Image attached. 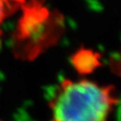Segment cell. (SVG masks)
Masks as SVG:
<instances>
[{"instance_id":"1","label":"cell","mask_w":121,"mask_h":121,"mask_svg":"<svg viewBox=\"0 0 121 121\" xmlns=\"http://www.w3.org/2000/svg\"><path fill=\"white\" fill-rule=\"evenodd\" d=\"M117 102L113 85L87 79H64L48 95L52 121H108Z\"/></svg>"},{"instance_id":"2","label":"cell","mask_w":121,"mask_h":121,"mask_svg":"<svg viewBox=\"0 0 121 121\" xmlns=\"http://www.w3.org/2000/svg\"><path fill=\"white\" fill-rule=\"evenodd\" d=\"M70 60L79 74L91 73L102 65L101 55L99 52L83 47L74 52Z\"/></svg>"},{"instance_id":"3","label":"cell","mask_w":121,"mask_h":121,"mask_svg":"<svg viewBox=\"0 0 121 121\" xmlns=\"http://www.w3.org/2000/svg\"><path fill=\"white\" fill-rule=\"evenodd\" d=\"M109 67L113 73L121 77V49L109 58Z\"/></svg>"},{"instance_id":"4","label":"cell","mask_w":121,"mask_h":121,"mask_svg":"<svg viewBox=\"0 0 121 121\" xmlns=\"http://www.w3.org/2000/svg\"><path fill=\"white\" fill-rule=\"evenodd\" d=\"M15 11H16V9L14 8L8 1L0 0V25L4 20V18L13 13ZM0 35H1V30H0Z\"/></svg>"},{"instance_id":"5","label":"cell","mask_w":121,"mask_h":121,"mask_svg":"<svg viewBox=\"0 0 121 121\" xmlns=\"http://www.w3.org/2000/svg\"><path fill=\"white\" fill-rule=\"evenodd\" d=\"M6 1H8L9 3L12 4L15 9L20 7L23 4V2H24V0H6Z\"/></svg>"}]
</instances>
